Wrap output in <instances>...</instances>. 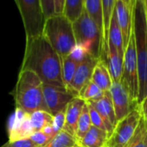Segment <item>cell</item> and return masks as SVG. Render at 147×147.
<instances>
[{
    "label": "cell",
    "mask_w": 147,
    "mask_h": 147,
    "mask_svg": "<svg viewBox=\"0 0 147 147\" xmlns=\"http://www.w3.org/2000/svg\"><path fill=\"white\" fill-rule=\"evenodd\" d=\"M108 138L109 135L106 131L92 125L81 141L80 145L84 147H106Z\"/></svg>",
    "instance_id": "obj_19"
},
{
    "label": "cell",
    "mask_w": 147,
    "mask_h": 147,
    "mask_svg": "<svg viewBox=\"0 0 147 147\" xmlns=\"http://www.w3.org/2000/svg\"><path fill=\"white\" fill-rule=\"evenodd\" d=\"M89 54L88 53V51L82 45L76 44V47L74 48L73 50L71 51L69 56L73 60H75L76 61H77L78 63H81L82 61H83L87 58V56Z\"/></svg>",
    "instance_id": "obj_32"
},
{
    "label": "cell",
    "mask_w": 147,
    "mask_h": 147,
    "mask_svg": "<svg viewBox=\"0 0 147 147\" xmlns=\"http://www.w3.org/2000/svg\"><path fill=\"white\" fill-rule=\"evenodd\" d=\"M114 10L123 36L124 49H125L133 31V11L129 9L122 0H116Z\"/></svg>",
    "instance_id": "obj_14"
},
{
    "label": "cell",
    "mask_w": 147,
    "mask_h": 147,
    "mask_svg": "<svg viewBox=\"0 0 147 147\" xmlns=\"http://www.w3.org/2000/svg\"><path fill=\"white\" fill-rule=\"evenodd\" d=\"M30 119L35 131H42V129L47 125H52L54 116L49 112L40 110L30 113Z\"/></svg>",
    "instance_id": "obj_25"
},
{
    "label": "cell",
    "mask_w": 147,
    "mask_h": 147,
    "mask_svg": "<svg viewBox=\"0 0 147 147\" xmlns=\"http://www.w3.org/2000/svg\"><path fill=\"white\" fill-rule=\"evenodd\" d=\"M132 17L138 72V104H140L147 96V20L144 1L136 0Z\"/></svg>",
    "instance_id": "obj_2"
},
{
    "label": "cell",
    "mask_w": 147,
    "mask_h": 147,
    "mask_svg": "<svg viewBox=\"0 0 147 147\" xmlns=\"http://www.w3.org/2000/svg\"><path fill=\"white\" fill-rule=\"evenodd\" d=\"M42 131L46 134L47 136H49V138H53L55 136V133H54V129H53V124L52 125H47L46 126H44L42 129Z\"/></svg>",
    "instance_id": "obj_36"
},
{
    "label": "cell",
    "mask_w": 147,
    "mask_h": 147,
    "mask_svg": "<svg viewBox=\"0 0 147 147\" xmlns=\"http://www.w3.org/2000/svg\"><path fill=\"white\" fill-rule=\"evenodd\" d=\"M120 82L127 89L131 99L138 103V72L133 31L129 40L128 45L125 49L123 61V74Z\"/></svg>",
    "instance_id": "obj_7"
},
{
    "label": "cell",
    "mask_w": 147,
    "mask_h": 147,
    "mask_svg": "<svg viewBox=\"0 0 147 147\" xmlns=\"http://www.w3.org/2000/svg\"><path fill=\"white\" fill-rule=\"evenodd\" d=\"M78 145L79 142L76 137L62 130L55 135L44 147H76Z\"/></svg>",
    "instance_id": "obj_22"
},
{
    "label": "cell",
    "mask_w": 147,
    "mask_h": 147,
    "mask_svg": "<svg viewBox=\"0 0 147 147\" xmlns=\"http://www.w3.org/2000/svg\"><path fill=\"white\" fill-rule=\"evenodd\" d=\"M88 103H90L97 110L103 119L107 131L110 136L118 123L110 92H106L104 96L100 99L97 100L88 101Z\"/></svg>",
    "instance_id": "obj_13"
},
{
    "label": "cell",
    "mask_w": 147,
    "mask_h": 147,
    "mask_svg": "<svg viewBox=\"0 0 147 147\" xmlns=\"http://www.w3.org/2000/svg\"><path fill=\"white\" fill-rule=\"evenodd\" d=\"M108 43L114 46V48L117 49L119 55L124 59L125 49H124L123 36H122V32H121L120 27H119L118 20H117L115 10H113V12L111 17L109 30H108Z\"/></svg>",
    "instance_id": "obj_18"
},
{
    "label": "cell",
    "mask_w": 147,
    "mask_h": 147,
    "mask_svg": "<svg viewBox=\"0 0 147 147\" xmlns=\"http://www.w3.org/2000/svg\"><path fill=\"white\" fill-rule=\"evenodd\" d=\"M42 89L48 112L53 116L65 110L74 98L78 97L67 88L48 84H42Z\"/></svg>",
    "instance_id": "obj_9"
},
{
    "label": "cell",
    "mask_w": 147,
    "mask_h": 147,
    "mask_svg": "<svg viewBox=\"0 0 147 147\" xmlns=\"http://www.w3.org/2000/svg\"><path fill=\"white\" fill-rule=\"evenodd\" d=\"M42 82L30 70H20L18 82L12 93L16 107L23 109L28 113L36 111H46L44 101Z\"/></svg>",
    "instance_id": "obj_3"
},
{
    "label": "cell",
    "mask_w": 147,
    "mask_h": 147,
    "mask_svg": "<svg viewBox=\"0 0 147 147\" xmlns=\"http://www.w3.org/2000/svg\"><path fill=\"white\" fill-rule=\"evenodd\" d=\"M140 109L142 112V115L144 119H147V96L144 98V100L139 104Z\"/></svg>",
    "instance_id": "obj_37"
},
{
    "label": "cell",
    "mask_w": 147,
    "mask_h": 147,
    "mask_svg": "<svg viewBox=\"0 0 147 147\" xmlns=\"http://www.w3.org/2000/svg\"><path fill=\"white\" fill-rule=\"evenodd\" d=\"M42 36L61 60L68 56L76 45L73 23L63 14H55L46 19Z\"/></svg>",
    "instance_id": "obj_4"
},
{
    "label": "cell",
    "mask_w": 147,
    "mask_h": 147,
    "mask_svg": "<svg viewBox=\"0 0 147 147\" xmlns=\"http://www.w3.org/2000/svg\"><path fill=\"white\" fill-rule=\"evenodd\" d=\"M61 59L44 36L26 38L21 70L34 72L43 84L66 88Z\"/></svg>",
    "instance_id": "obj_1"
},
{
    "label": "cell",
    "mask_w": 147,
    "mask_h": 147,
    "mask_svg": "<svg viewBox=\"0 0 147 147\" xmlns=\"http://www.w3.org/2000/svg\"><path fill=\"white\" fill-rule=\"evenodd\" d=\"M100 60L94 58L91 55H88L87 58L82 61L75 74V76L70 84L69 91L75 94L76 96H79L81 90L87 85L92 79V76L95 66Z\"/></svg>",
    "instance_id": "obj_12"
},
{
    "label": "cell",
    "mask_w": 147,
    "mask_h": 147,
    "mask_svg": "<svg viewBox=\"0 0 147 147\" xmlns=\"http://www.w3.org/2000/svg\"><path fill=\"white\" fill-rule=\"evenodd\" d=\"M73 27L76 44L82 45L89 55L101 61L104 57V36L86 10L73 23Z\"/></svg>",
    "instance_id": "obj_5"
},
{
    "label": "cell",
    "mask_w": 147,
    "mask_h": 147,
    "mask_svg": "<svg viewBox=\"0 0 147 147\" xmlns=\"http://www.w3.org/2000/svg\"><path fill=\"white\" fill-rule=\"evenodd\" d=\"M88 111H89V114H90V118H91V121H92V125L99 129H101V130H104L107 131V129H106V126H105V124H104V121L103 119H101L100 115L99 114V113L97 112V110L90 104V103H88Z\"/></svg>",
    "instance_id": "obj_29"
},
{
    "label": "cell",
    "mask_w": 147,
    "mask_h": 147,
    "mask_svg": "<svg viewBox=\"0 0 147 147\" xmlns=\"http://www.w3.org/2000/svg\"><path fill=\"white\" fill-rule=\"evenodd\" d=\"M65 0H55V14H63Z\"/></svg>",
    "instance_id": "obj_35"
},
{
    "label": "cell",
    "mask_w": 147,
    "mask_h": 147,
    "mask_svg": "<svg viewBox=\"0 0 147 147\" xmlns=\"http://www.w3.org/2000/svg\"><path fill=\"white\" fill-rule=\"evenodd\" d=\"M85 0H65L63 15L72 23L76 22L85 10Z\"/></svg>",
    "instance_id": "obj_21"
},
{
    "label": "cell",
    "mask_w": 147,
    "mask_h": 147,
    "mask_svg": "<svg viewBox=\"0 0 147 147\" xmlns=\"http://www.w3.org/2000/svg\"><path fill=\"white\" fill-rule=\"evenodd\" d=\"M142 117V112L138 105L127 116L118 121L108 138L106 147H125L136 132Z\"/></svg>",
    "instance_id": "obj_8"
},
{
    "label": "cell",
    "mask_w": 147,
    "mask_h": 147,
    "mask_svg": "<svg viewBox=\"0 0 147 147\" xmlns=\"http://www.w3.org/2000/svg\"><path fill=\"white\" fill-rule=\"evenodd\" d=\"M144 123H145V128H146V131H147V119H144Z\"/></svg>",
    "instance_id": "obj_40"
},
{
    "label": "cell",
    "mask_w": 147,
    "mask_h": 147,
    "mask_svg": "<svg viewBox=\"0 0 147 147\" xmlns=\"http://www.w3.org/2000/svg\"><path fill=\"white\" fill-rule=\"evenodd\" d=\"M105 93L98 88L92 81H90L85 87L81 90L79 93V96L81 99L85 100L86 102L88 101H93V100H97L103 97Z\"/></svg>",
    "instance_id": "obj_28"
},
{
    "label": "cell",
    "mask_w": 147,
    "mask_h": 147,
    "mask_svg": "<svg viewBox=\"0 0 147 147\" xmlns=\"http://www.w3.org/2000/svg\"><path fill=\"white\" fill-rule=\"evenodd\" d=\"M91 81L104 93L110 90L113 84V80L107 66L104 61H99L94 67Z\"/></svg>",
    "instance_id": "obj_17"
},
{
    "label": "cell",
    "mask_w": 147,
    "mask_h": 147,
    "mask_svg": "<svg viewBox=\"0 0 147 147\" xmlns=\"http://www.w3.org/2000/svg\"><path fill=\"white\" fill-rule=\"evenodd\" d=\"M65 120H66V109L63 111L59 112L55 115H54V119H53V129H54V133L56 135L58 132L63 130L64 125H65Z\"/></svg>",
    "instance_id": "obj_31"
},
{
    "label": "cell",
    "mask_w": 147,
    "mask_h": 147,
    "mask_svg": "<svg viewBox=\"0 0 147 147\" xmlns=\"http://www.w3.org/2000/svg\"><path fill=\"white\" fill-rule=\"evenodd\" d=\"M109 92L112 96L117 121L124 119L139 105L138 102L131 99L130 94L121 82H113Z\"/></svg>",
    "instance_id": "obj_10"
},
{
    "label": "cell",
    "mask_w": 147,
    "mask_h": 147,
    "mask_svg": "<svg viewBox=\"0 0 147 147\" xmlns=\"http://www.w3.org/2000/svg\"><path fill=\"white\" fill-rule=\"evenodd\" d=\"M125 147H147V131L144 117L141 118L136 132Z\"/></svg>",
    "instance_id": "obj_27"
},
{
    "label": "cell",
    "mask_w": 147,
    "mask_h": 147,
    "mask_svg": "<svg viewBox=\"0 0 147 147\" xmlns=\"http://www.w3.org/2000/svg\"><path fill=\"white\" fill-rule=\"evenodd\" d=\"M20 11L26 38L42 36L46 22L41 0H15Z\"/></svg>",
    "instance_id": "obj_6"
},
{
    "label": "cell",
    "mask_w": 147,
    "mask_h": 147,
    "mask_svg": "<svg viewBox=\"0 0 147 147\" xmlns=\"http://www.w3.org/2000/svg\"><path fill=\"white\" fill-rule=\"evenodd\" d=\"M142 1H145V0H142Z\"/></svg>",
    "instance_id": "obj_42"
},
{
    "label": "cell",
    "mask_w": 147,
    "mask_h": 147,
    "mask_svg": "<svg viewBox=\"0 0 147 147\" xmlns=\"http://www.w3.org/2000/svg\"><path fill=\"white\" fill-rule=\"evenodd\" d=\"M80 63L73 60L69 55L63 58L61 60V67H62V79L64 85L67 89L69 90L70 84L73 81V78L75 76L76 71Z\"/></svg>",
    "instance_id": "obj_24"
},
{
    "label": "cell",
    "mask_w": 147,
    "mask_h": 147,
    "mask_svg": "<svg viewBox=\"0 0 147 147\" xmlns=\"http://www.w3.org/2000/svg\"><path fill=\"white\" fill-rule=\"evenodd\" d=\"M0 147H36V145L30 138H25L17 141L8 140L5 144Z\"/></svg>",
    "instance_id": "obj_33"
},
{
    "label": "cell",
    "mask_w": 147,
    "mask_h": 147,
    "mask_svg": "<svg viewBox=\"0 0 147 147\" xmlns=\"http://www.w3.org/2000/svg\"><path fill=\"white\" fill-rule=\"evenodd\" d=\"M46 19L55 15V0H41Z\"/></svg>",
    "instance_id": "obj_34"
},
{
    "label": "cell",
    "mask_w": 147,
    "mask_h": 147,
    "mask_svg": "<svg viewBox=\"0 0 147 147\" xmlns=\"http://www.w3.org/2000/svg\"><path fill=\"white\" fill-rule=\"evenodd\" d=\"M29 138L35 144L36 147H44L52 139L51 138L44 134L42 131H35Z\"/></svg>",
    "instance_id": "obj_30"
},
{
    "label": "cell",
    "mask_w": 147,
    "mask_h": 147,
    "mask_svg": "<svg viewBox=\"0 0 147 147\" xmlns=\"http://www.w3.org/2000/svg\"><path fill=\"white\" fill-rule=\"evenodd\" d=\"M76 147H84V146H82V145H80V144H79V145H78V146H76Z\"/></svg>",
    "instance_id": "obj_41"
},
{
    "label": "cell",
    "mask_w": 147,
    "mask_h": 147,
    "mask_svg": "<svg viewBox=\"0 0 147 147\" xmlns=\"http://www.w3.org/2000/svg\"><path fill=\"white\" fill-rule=\"evenodd\" d=\"M115 1L116 0H102L103 5V14H104V42H105V59L104 62L107 61V49H108V30L109 25L111 21V17L115 7Z\"/></svg>",
    "instance_id": "obj_23"
},
{
    "label": "cell",
    "mask_w": 147,
    "mask_h": 147,
    "mask_svg": "<svg viewBox=\"0 0 147 147\" xmlns=\"http://www.w3.org/2000/svg\"><path fill=\"white\" fill-rule=\"evenodd\" d=\"M85 104V100L80 97H76L70 101L66 108V120L63 130L74 137H76L77 124Z\"/></svg>",
    "instance_id": "obj_15"
},
{
    "label": "cell",
    "mask_w": 147,
    "mask_h": 147,
    "mask_svg": "<svg viewBox=\"0 0 147 147\" xmlns=\"http://www.w3.org/2000/svg\"><path fill=\"white\" fill-rule=\"evenodd\" d=\"M34 132L35 130L30 123V113L16 107L15 112L11 116L8 124L9 140L17 141L29 138Z\"/></svg>",
    "instance_id": "obj_11"
},
{
    "label": "cell",
    "mask_w": 147,
    "mask_h": 147,
    "mask_svg": "<svg viewBox=\"0 0 147 147\" xmlns=\"http://www.w3.org/2000/svg\"><path fill=\"white\" fill-rule=\"evenodd\" d=\"M84 5H85L86 11L97 24L104 36L105 31H104V14H103L102 0H85ZM104 59H105V42H104V57L101 61H104Z\"/></svg>",
    "instance_id": "obj_20"
},
{
    "label": "cell",
    "mask_w": 147,
    "mask_h": 147,
    "mask_svg": "<svg viewBox=\"0 0 147 147\" xmlns=\"http://www.w3.org/2000/svg\"><path fill=\"white\" fill-rule=\"evenodd\" d=\"M123 61L124 59L119 55L114 46L108 43L106 64L109 70L112 80L114 82H119L121 81L123 74Z\"/></svg>",
    "instance_id": "obj_16"
},
{
    "label": "cell",
    "mask_w": 147,
    "mask_h": 147,
    "mask_svg": "<svg viewBox=\"0 0 147 147\" xmlns=\"http://www.w3.org/2000/svg\"><path fill=\"white\" fill-rule=\"evenodd\" d=\"M144 5H145V11H146V20H147V0L144 1Z\"/></svg>",
    "instance_id": "obj_39"
},
{
    "label": "cell",
    "mask_w": 147,
    "mask_h": 147,
    "mask_svg": "<svg viewBox=\"0 0 147 147\" xmlns=\"http://www.w3.org/2000/svg\"><path fill=\"white\" fill-rule=\"evenodd\" d=\"M122 1L129 7V9L131 11H133V9H134V6H135V2L136 0H122Z\"/></svg>",
    "instance_id": "obj_38"
},
{
    "label": "cell",
    "mask_w": 147,
    "mask_h": 147,
    "mask_svg": "<svg viewBox=\"0 0 147 147\" xmlns=\"http://www.w3.org/2000/svg\"><path fill=\"white\" fill-rule=\"evenodd\" d=\"M92 125H92V121H91V118H90V114L88 111V107L86 102V104L83 107L82 114L80 116V119L77 124L76 133V138L78 140L79 144Z\"/></svg>",
    "instance_id": "obj_26"
}]
</instances>
